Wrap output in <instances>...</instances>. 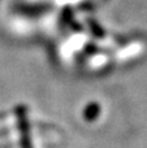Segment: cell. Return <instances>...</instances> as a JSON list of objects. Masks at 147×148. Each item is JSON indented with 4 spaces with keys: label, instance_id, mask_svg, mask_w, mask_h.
I'll use <instances>...</instances> for the list:
<instances>
[{
    "label": "cell",
    "instance_id": "6da1fadb",
    "mask_svg": "<svg viewBox=\"0 0 147 148\" xmlns=\"http://www.w3.org/2000/svg\"><path fill=\"white\" fill-rule=\"evenodd\" d=\"M60 3H67V1H76V0H59Z\"/></svg>",
    "mask_w": 147,
    "mask_h": 148
}]
</instances>
